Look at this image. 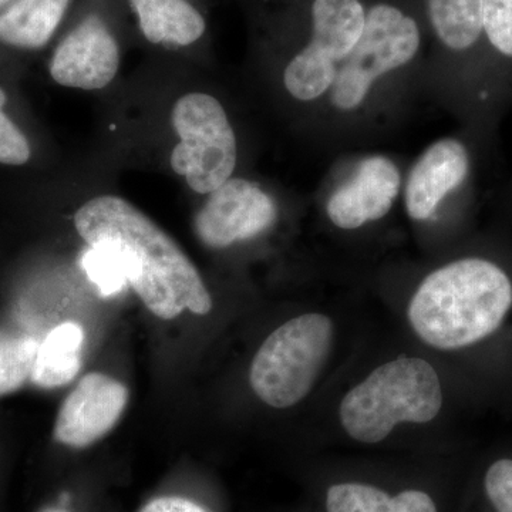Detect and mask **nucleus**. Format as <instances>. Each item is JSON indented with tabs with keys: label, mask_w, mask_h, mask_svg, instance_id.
<instances>
[{
	"label": "nucleus",
	"mask_w": 512,
	"mask_h": 512,
	"mask_svg": "<svg viewBox=\"0 0 512 512\" xmlns=\"http://www.w3.org/2000/svg\"><path fill=\"white\" fill-rule=\"evenodd\" d=\"M278 204L255 181L232 177L207 195L194 218V231L205 247L225 249L251 241L274 227Z\"/></svg>",
	"instance_id": "nucleus-7"
},
{
	"label": "nucleus",
	"mask_w": 512,
	"mask_h": 512,
	"mask_svg": "<svg viewBox=\"0 0 512 512\" xmlns=\"http://www.w3.org/2000/svg\"><path fill=\"white\" fill-rule=\"evenodd\" d=\"M120 64L116 36L100 16L90 15L56 47L49 72L59 86L96 92L114 82Z\"/></svg>",
	"instance_id": "nucleus-9"
},
{
	"label": "nucleus",
	"mask_w": 512,
	"mask_h": 512,
	"mask_svg": "<svg viewBox=\"0 0 512 512\" xmlns=\"http://www.w3.org/2000/svg\"><path fill=\"white\" fill-rule=\"evenodd\" d=\"M141 33L151 45L180 49L197 43L207 30L204 16L188 0H128Z\"/></svg>",
	"instance_id": "nucleus-12"
},
{
	"label": "nucleus",
	"mask_w": 512,
	"mask_h": 512,
	"mask_svg": "<svg viewBox=\"0 0 512 512\" xmlns=\"http://www.w3.org/2000/svg\"><path fill=\"white\" fill-rule=\"evenodd\" d=\"M83 266L104 296L114 295L127 284L120 262L116 256L104 249L89 248L84 256Z\"/></svg>",
	"instance_id": "nucleus-20"
},
{
	"label": "nucleus",
	"mask_w": 512,
	"mask_h": 512,
	"mask_svg": "<svg viewBox=\"0 0 512 512\" xmlns=\"http://www.w3.org/2000/svg\"><path fill=\"white\" fill-rule=\"evenodd\" d=\"M470 173V154L460 140L434 141L417 158L403 183L404 210L410 220L429 221Z\"/></svg>",
	"instance_id": "nucleus-11"
},
{
	"label": "nucleus",
	"mask_w": 512,
	"mask_h": 512,
	"mask_svg": "<svg viewBox=\"0 0 512 512\" xmlns=\"http://www.w3.org/2000/svg\"><path fill=\"white\" fill-rule=\"evenodd\" d=\"M6 103L8 96L0 87V164L20 167L29 163L32 147L23 131L5 113Z\"/></svg>",
	"instance_id": "nucleus-19"
},
{
	"label": "nucleus",
	"mask_w": 512,
	"mask_h": 512,
	"mask_svg": "<svg viewBox=\"0 0 512 512\" xmlns=\"http://www.w3.org/2000/svg\"><path fill=\"white\" fill-rule=\"evenodd\" d=\"M431 26L441 45L464 52L483 35V0H427Z\"/></svg>",
	"instance_id": "nucleus-16"
},
{
	"label": "nucleus",
	"mask_w": 512,
	"mask_h": 512,
	"mask_svg": "<svg viewBox=\"0 0 512 512\" xmlns=\"http://www.w3.org/2000/svg\"><path fill=\"white\" fill-rule=\"evenodd\" d=\"M443 407L439 375L427 360L399 357L377 367L340 403V423L353 440L376 444L400 423L424 424Z\"/></svg>",
	"instance_id": "nucleus-3"
},
{
	"label": "nucleus",
	"mask_w": 512,
	"mask_h": 512,
	"mask_svg": "<svg viewBox=\"0 0 512 512\" xmlns=\"http://www.w3.org/2000/svg\"><path fill=\"white\" fill-rule=\"evenodd\" d=\"M42 512H67L66 510H62V508H46L45 511Z\"/></svg>",
	"instance_id": "nucleus-23"
},
{
	"label": "nucleus",
	"mask_w": 512,
	"mask_h": 512,
	"mask_svg": "<svg viewBox=\"0 0 512 512\" xmlns=\"http://www.w3.org/2000/svg\"><path fill=\"white\" fill-rule=\"evenodd\" d=\"M74 228L89 248L116 256L127 284L148 311L163 320L184 311L208 315L211 293L184 249L136 205L119 195L90 198L74 214Z\"/></svg>",
	"instance_id": "nucleus-1"
},
{
	"label": "nucleus",
	"mask_w": 512,
	"mask_h": 512,
	"mask_svg": "<svg viewBox=\"0 0 512 512\" xmlns=\"http://www.w3.org/2000/svg\"><path fill=\"white\" fill-rule=\"evenodd\" d=\"M328 512H437L429 494L419 490L403 491L390 497L380 488L360 483L335 484L326 494Z\"/></svg>",
	"instance_id": "nucleus-15"
},
{
	"label": "nucleus",
	"mask_w": 512,
	"mask_h": 512,
	"mask_svg": "<svg viewBox=\"0 0 512 512\" xmlns=\"http://www.w3.org/2000/svg\"><path fill=\"white\" fill-rule=\"evenodd\" d=\"M128 403L126 384L90 373L64 399L55 424V439L63 446H92L119 423Z\"/></svg>",
	"instance_id": "nucleus-10"
},
{
	"label": "nucleus",
	"mask_w": 512,
	"mask_h": 512,
	"mask_svg": "<svg viewBox=\"0 0 512 512\" xmlns=\"http://www.w3.org/2000/svg\"><path fill=\"white\" fill-rule=\"evenodd\" d=\"M483 32L494 49L512 59V0H483Z\"/></svg>",
	"instance_id": "nucleus-18"
},
{
	"label": "nucleus",
	"mask_w": 512,
	"mask_h": 512,
	"mask_svg": "<svg viewBox=\"0 0 512 512\" xmlns=\"http://www.w3.org/2000/svg\"><path fill=\"white\" fill-rule=\"evenodd\" d=\"M70 0H18L0 15V43L35 50L50 42Z\"/></svg>",
	"instance_id": "nucleus-13"
},
{
	"label": "nucleus",
	"mask_w": 512,
	"mask_h": 512,
	"mask_svg": "<svg viewBox=\"0 0 512 512\" xmlns=\"http://www.w3.org/2000/svg\"><path fill=\"white\" fill-rule=\"evenodd\" d=\"M512 282L483 258H464L431 272L409 305L410 325L427 345L456 350L476 345L503 325Z\"/></svg>",
	"instance_id": "nucleus-2"
},
{
	"label": "nucleus",
	"mask_w": 512,
	"mask_h": 512,
	"mask_svg": "<svg viewBox=\"0 0 512 512\" xmlns=\"http://www.w3.org/2000/svg\"><path fill=\"white\" fill-rule=\"evenodd\" d=\"M362 0H313L311 36L282 72L289 99L326 111L348 80L366 29Z\"/></svg>",
	"instance_id": "nucleus-4"
},
{
	"label": "nucleus",
	"mask_w": 512,
	"mask_h": 512,
	"mask_svg": "<svg viewBox=\"0 0 512 512\" xmlns=\"http://www.w3.org/2000/svg\"><path fill=\"white\" fill-rule=\"evenodd\" d=\"M403 183L402 171L392 158L382 154L362 158L330 192L326 215L343 231L383 220L402 194Z\"/></svg>",
	"instance_id": "nucleus-8"
},
{
	"label": "nucleus",
	"mask_w": 512,
	"mask_h": 512,
	"mask_svg": "<svg viewBox=\"0 0 512 512\" xmlns=\"http://www.w3.org/2000/svg\"><path fill=\"white\" fill-rule=\"evenodd\" d=\"M333 345V323L306 313L279 326L252 360L249 383L259 400L274 409L302 402L315 386Z\"/></svg>",
	"instance_id": "nucleus-5"
},
{
	"label": "nucleus",
	"mask_w": 512,
	"mask_h": 512,
	"mask_svg": "<svg viewBox=\"0 0 512 512\" xmlns=\"http://www.w3.org/2000/svg\"><path fill=\"white\" fill-rule=\"evenodd\" d=\"M83 343L82 325L60 323L40 342L30 380L40 389H57L72 382L82 369Z\"/></svg>",
	"instance_id": "nucleus-14"
},
{
	"label": "nucleus",
	"mask_w": 512,
	"mask_h": 512,
	"mask_svg": "<svg viewBox=\"0 0 512 512\" xmlns=\"http://www.w3.org/2000/svg\"><path fill=\"white\" fill-rule=\"evenodd\" d=\"M171 126L178 138L170 154L171 170L184 178L192 192L211 194L234 177L237 133L217 97L205 92L178 97L171 109Z\"/></svg>",
	"instance_id": "nucleus-6"
},
{
	"label": "nucleus",
	"mask_w": 512,
	"mask_h": 512,
	"mask_svg": "<svg viewBox=\"0 0 512 512\" xmlns=\"http://www.w3.org/2000/svg\"><path fill=\"white\" fill-rule=\"evenodd\" d=\"M39 345L33 336L0 330V396L18 392L32 377Z\"/></svg>",
	"instance_id": "nucleus-17"
},
{
	"label": "nucleus",
	"mask_w": 512,
	"mask_h": 512,
	"mask_svg": "<svg viewBox=\"0 0 512 512\" xmlns=\"http://www.w3.org/2000/svg\"><path fill=\"white\" fill-rule=\"evenodd\" d=\"M2 2H3V0H0V3H2Z\"/></svg>",
	"instance_id": "nucleus-24"
},
{
	"label": "nucleus",
	"mask_w": 512,
	"mask_h": 512,
	"mask_svg": "<svg viewBox=\"0 0 512 512\" xmlns=\"http://www.w3.org/2000/svg\"><path fill=\"white\" fill-rule=\"evenodd\" d=\"M140 512H208L200 504L184 497H160L144 505Z\"/></svg>",
	"instance_id": "nucleus-22"
},
{
	"label": "nucleus",
	"mask_w": 512,
	"mask_h": 512,
	"mask_svg": "<svg viewBox=\"0 0 512 512\" xmlns=\"http://www.w3.org/2000/svg\"><path fill=\"white\" fill-rule=\"evenodd\" d=\"M485 493L497 512H512V460L501 458L488 468Z\"/></svg>",
	"instance_id": "nucleus-21"
}]
</instances>
